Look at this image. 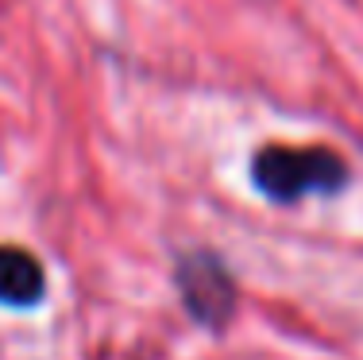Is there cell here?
<instances>
[{
	"instance_id": "cell-1",
	"label": "cell",
	"mask_w": 363,
	"mask_h": 360,
	"mask_svg": "<svg viewBox=\"0 0 363 360\" xmlns=\"http://www.w3.org/2000/svg\"><path fill=\"white\" fill-rule=\"evenodd\" d=\"M348 159L321 143H306V148L267 143L252 156V186L274 205H298L313 194L336 198L340 190H348Z\"/></svg>"
},
{
	"instance_id": "cell-2",
	"label": "cell",
	"mask_w": 363,
	"mask_h": 360,
	"mask_svg": "<svg viewBox=\"0 0 363 360\" xmlns=\"http://www.w3.org/2000/svg\"><path fill=\"white\" fill-rule=\"evenodd\" d=\"M174 287H178V298L186 306V314L201 329L224 333L240 310L236 279L224 268L220 256L209 252V248H194V252L178 256L174 260Z\"/></svg>"
},
{
	"instance_id": "cell-3",
	"label": "cell",
	"mask_w": 363,
	"mask_h": 360,
	"mask_svg": "<svg viewBox=\"0 0 363 360\" xmlns=\"http://www.w3.org/2000/svg\"><path fill=\"white\" fill-rule=\"evenodd\" d=\"M47 302V271L39 256L16 244H0V306L35 310Z\"/></svg>"
}]
</instances>
